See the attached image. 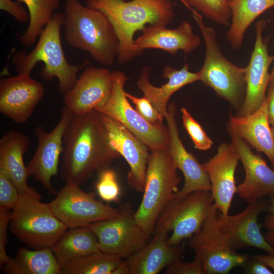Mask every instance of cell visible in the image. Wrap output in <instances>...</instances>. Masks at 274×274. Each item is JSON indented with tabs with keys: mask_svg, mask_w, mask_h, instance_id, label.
<instances>
[{
	"mask_svg": "<svg viewBox=\"0 0 274 274\" xmlns=\"http://www.w3.org/2000/svg\"><path fill=\"white\" fill-rule=\"evenodd\" d=\"M61 178L79 185L121 156L111 146L101 114L73 115L63 139Z\"/></svg>",
	"mask_w": 274,
	"mask_h": 274,
	"instance_id": "cell-1",
	"label": "cell"
},
{
	"mask_svg": "<svg viewBox=\"0 0 274 274\" xmlns=\"http://www.w3.org/2000/svg\"><path fill=\"white\" fill-rule=\"evenodd\" d=\"M86 6L102 12L113 25L119 42L117 59L120 64L142 54L134 44L136 31L146 24L166 26L175 17L171 0H94Z\"/></svg>",
	"mask_w": 274,
	"mask_h": 274,
	"instance_id": "cell-2",
	"label": "cell"
},
{
	"mask_svg": "<svg viewBox=\"0 0 274 274\" xmlns=\"http://www.w3.org/2000/svg\"><path fill=\"white\" fill-rule=\"evenodd\" d=\"M64 9L63 25L66 43L88 52L99 63L112 64L119 53V42L106 15L78 0H66Z\"/></svg>",
	"mask_w": 274,
	"mask_h": 274,
	"instance_id": "cell-3",
	"label": "cell"
},
{
	"mask_svg": "<svg viewBox=\"0 0 274 274\" xmlns=\"http://www.w3.org/2000/svg\"><path fill=\"white\" fill-rule=\"evenodd\" d=\"M64 18L62 13H54L40 35L34 49L28 53L25 50L18 51L12 59L18 74L29 75L37 62L42 61L45 66L41 72V77L47 81L57 78L59 91L63 94L74 86L79 71L88 64L87 60L78 65L71 64L67 61L60 38Z\"/></svg>",
	"mask_w": 274,
	"mask_h": 274,
	"instance_id": "cell-4",
	"label": "cell"
},
{
	"mask_svg": "<svg viewBox=\"0 0 274 274\" xmlns=\"http://www.w3.org/2000/svg\"><path fill=\"white\" fill-rule=\"evenodd\" d=\"M167 147L150 151L142 200L134 217L150 236L157 221L179 190L181 178Z\"/></svg>",
	"mask_w": 274,
	"mask_h": 274,
	"instance_id": "cell-5",
	"label": "cell"
},
{
	"mask_svg": "<svg viewBox=\"0 0 274 274\" xmlns=\"http://www.w3.org/2000/svg\"><path fill=\"white\" fill-rule=\"evenodd\" d=\"M192 14L199 28L206 49L203 64L197 72L198 81L240 110L246 94L245 67L234 64L225 57L214 29L206 25L199 13Z\"/></svg>",
	"mask_w": 274,
	"mask_h": 274,
	"instance_id": "cell-6",
	"label": "cell"
},
{
	"mask_svg": "<svg viewBox=\"0 0 274 274\" xmlns=\"http://www.w3.org/2000/svg\"><path fill=\"white\" fill-rule=\"evenodd\" d=\"M41 198L39 193L20 194L11 212L9 223L19 240L35 249L52 248L68 229Z\"/></svg>",
	"mask_w": 274,
	"mask_h": 274,
	"instance_id": "cell-7",
	"label": "cell"
},
{
	"mask_svg": "<svg viewBox=\"0 0 274 274\" xmlns=\"http://www.w3.org/2000/svg\"><path fill=\"white\" fill-rule=\"evenodd\" d=\"M214 211L200 230L189 238L188 246L201 261L204 274H227L247 262V257L238 253L220 218Z\"/></svg>",
	"mask_w": 274,
	"mask_h": 274,
	"instance_id": "cell-8",
	"label": "cell"
},
{
	"mask_svg": "<svg viewBox=\"0 0 274 274\" xmlns=\"http://www.w3.org/2000/svg\"><path fill=\"white\" fill-rule=\"evenodd\" d=\"M215 210L211 191L193 192L181 199L171 201L159 216L154 231L171 232L168 245L178 246L198 232Z\"/></svg>",
	"mask_w": 274,
	"mask_h": 274,
	"instance_id": "cell-9",
	"label": "cell"
},
{
	"mask_svg": "<svg viewBox=\"0 0 274 274\" xmlns=\"http://www.w3.org/2000/svg\"><path fill=\"white\" fill-rule=\"evenodd\" d=\"M113 88L108 102L96 110L123 124L143 142L150 151L167 148L169 141L167 126L154 125L145 120L128 101L124 90L127 78L121 71H112Z\"/></svg>",
	"mask_w": 274,
	"mask_h": 274,
	"instance_id": "cell-10",
	"label": "cell"
},
{
	"mask_svg": "<svg viewBox=\"0 0 274 274\" xmlns=\"http://www.w3.org/2000/svg\"><path fill=\"white\" fill-rule=\"evenodd\" d=\"M56 197L48 204L68 229L88 226L95 222L119 216L120 211L96 199L93 192H86L80 185L66 182Z\"/></svg>",
	"mask_w": 274,
	"mask_h": 274,
	"instance_id": "cell-11",
	"label": "cell"
},
{
	"mask_svg": "<svg viewBox=\"0 0 274 274\" xmlns=\"http://www.w3.org/2000/svg\"><path fill=\"white\" fill-rule=\"evenodd\" d=\"M96 235L100 251L125 259L140 250L150 236L139 224L134 212L127 204L117 217L88 226Z\"/></svg>",
	"mask_w": 274,
	"mask_h": 274,
	"instance_id": "cell-12",
	"label": "cell"
},
{
	"mask_svg": "<svg viewBox=\"0 0 274 274\" xmlns=\"http://www.w3.org/2000/svg\"><path fill=\"white\" fill-rule=\"evenodd\" d=\"M73 115L64 106L61 118L51 131L47 132L42 126H38L34 129L38 146L27 166L28 175L41 182L51 194L57 193L52 186L51 179L58 174L64 132Z\"/></svg>",
	"mask_w": 274,
	"mask_h": 274,
	"instance_id": "cell-13",
	"label": "cell"
},
{
	"mask_svg": "<svg viewBox=\"0 0 274 274\" xmlns=\"http://www.w3.org/2000/svg\"><path fill=\"white\" fill-rule=\"evenodd\" d=\"M266 25L264 19L258 21L255 24L254 47L249 63L245 67L246 94L238 116L253 113L266 97L271 78L269 68L274 61V55H270L268 52V39L262 36Z\"/></svg>",
	"mask_w": 274,
	"mask_h": 274,
	"instance_id": "cell-14",
	"label": "cell"
},
{
	"mask_svg": "<svg viewBox=\"0 0 274 274\" xmlns=\"http://www.w3.org/2000/svg\"><path fill=\"white\" fill-rule=\"evenodd\" d=\"M113 88L112 71L107 68L87 67L74 86L64 94V106L74 115L96 111L109 100Z\"/></svg>",
	"mask_w": 274,
	"mask_h": 274,
	"instance_id": "cell-15",
	"label": "cell"
},
{
	"mask_svg": "<svg viewBox=\"0 0 274 274\" xmlns=\"http://www.w3.org/2000/svg\"><path fill=\"white\" fill-rule=\"evenodd\" d=\"M44 87L27 74L0 80V113L16 123L26 122L44 95Z\"/></svg>",
	"mask_w": 274,
	"mask_h": 274,
	"instance_id": "cell-16",
	"label": "cell"
},
{
	"mask_svg": "<svg viewBox=\"0 0 274 274\" xmlns=\"http://www.w3.org/2000/svg\"><path fill=\"white\" fill-rule=\"evenodd\" d=\"M101 116L111 146L130 166L127 177L128 185L135 191L143 192L150 150L120 122L102 114Z\"/></svg>",
	"mask_w": 274,
	"mask_h": 274,
	"instance_id": "cell-17",
	"label": "cell"
},
{
	"mask_svg": "<svg viewBox=\"0 0 274 274\" xmlns=\"http://www.w3.org/2000/svg\"><path fill=\"white\" fill-rule=\"evenodd\" d=\"M239 160L233 144L223 143L218 147L216 154L203 164L211 182L215 205L224 216L228 215L236 193L235 173Z\"/></svg>",
	"mask_w": 274,
	"mask_h": 274,
	"instance_id": "cell-18",
	"label": "cell"
},
{
	"mask_svg": "<svg viewBox=\"0 0 274 274\" xmlns=\"http://www.w3.org/2000/svg\"><path fill=\"white\" fill-rule=\"evenodd\" d=\"M167 111L164 117L169 131L167 149L178 169L181 171L184 177V185L176 193L173 199H181L197 191H211V182L203 164L200 163L194 155L187 151L180 138L175 118V105L170 104Z\"/></svg>",
	"mask_w": 274,
	"mask_h": 274,
	"instance_id": "cell-19",
	"label": "cell"
},
{
	"mask_svg": "<svg viewBox=\"0 0 274 274\" xmlns=\"http://www.w3.org/2000/svg\"><path fill=\"white\" fill-rule=\"evenodd\" d=\"M228 131L245 172V179L237 186L236 193L248 202L274 195V169L255 154L244 140Z\"/></svg>",
	"mask_w": 274,
	"mask_h": 274,
	"instance_id": "cell-20",
	"label": "cell"
},
{
	"mask_svg": "<svg viewBox=\"0 0 274 274\" xmlns=\"http://www.w3.org/2000/svg\"><path fill=\"white\" fill-rule=\"evenodd\" d=\"M269 201L263 198L248 202L240 213L226 216L219 214L220 218L229 235L231 242L237 250L255 248L274 256V250L266 240L258 222L260 214L269 211Z\"/></svg>",
	"mask_w": 274,
	"mask_h": 274,
	"instance_id": "cell-21",
	"label": "cell"
},
{
	"mask_svg": "<svg viewBox=\"0 0 274 274\" xmlns=\"http://www.w3.org/2000/svg\"><path fill=\"white\" fill-rule=\"evenodd\" d=\"M142 31V35L134 40L136 49L142 53L144 49L152 48L166 51L172 55L180 50L187 54L196 49L201 43L200 37L194 33L191 24L187 21L175 29L148 25Z\"/></svg>",
	"mask_w": 274,
	"mask_h": 274,
	"instance_id": "cell-22",
	"label": "cell"
},
{
	"mask_svg": "<svg viewBox=\"0 0 274 274\" xmlns=\"http://www.w3.org/2000/svg\"><path fill=\"white\" fill-rule=\"evenodd\" d=\"M168 233L155 231L153 238L140 250L124 259L127 274H157L181 258L183 249L170 246Z\"/></svg>",
	"mask_w": 274,
	"mask_h": 274,
	"instance_id": "cell-23",
	"label": "cell"
},
{
	"mask_svg": "<svg viewBox=\"0 0 274 274\" xmlns=\"http://www.w3.org/2000/svg\"><path fill=\"white\" fill-rule=\"evenodd\" d=\"M269 124L265 97L259 108L253 113L231 116L228 129L257 151L264 153L274 169V140Z\"/></svg>",
	"mask_w": 274,
	"mask_h": 274,
	"instance_id": "cell-24",
	"label": "cell"
},
{
	"mask_svg": "<svg viewBox=\"0 0 274 274\" xmlns=\"http://www.w3.org/2000/svg\"><path fill=\"white\" fill-rule=\"evenodd\" d=\"M151 70L148 66L142 69L137 86L164 118L168 112L167 104L173 94L184 86L198 81V77L197 72L189 71L187 63H185L180 70L167 65L162 73L163 77L168 79L167 83L156 87L149 81Z\"/></svg>",
	"mask_w": 274,
	"mask_h": 274,
	"instance_id": "cell-25",
	"label": "cell"
},
{
	"mask_svg": "<svg viewBox=\"0 0 274 274\" xmlns=\"http://www.w3.org/2000/svg\"><path fill=\"white\" fill-rule=\"evenodd\" d=\"M30 144L29 138L14 129L7 131L0 140V168L9 176L20 194H37L27 184L28 175L23 156Z\"/></svg>",
	"mask_w": 274,
	"mask_h": 274,
	"instance_id": "cell-26",
	"label": "cell"
},
{
	"mask_svg": "<svg viewBox=\"0 0 274 274\" xmlns=\"http://www.w3.org/2000/svg\"><path fill=\"white\" fill-rule=\"evenodd\" d=\"M2 267L8 274H61V265L51 248H20Z\"/></svg>",
	"mask_w": 274,
	"mask_h": 274,
	"instance_id": "cell-27",
	"label": "cell"
},
{
	"mask_svg": "<svg viewBox=\"0 0 274 274\" xmlns=\"http://www.w3.org/2000/svg\"><path fill=\"white\" fill-rule=\"evenodd\" d=\"M61 266L100 251L97 237L88 226L66 230L51 248Z\"/></svg>",
	"mask_w": 274,
	"mask_h": 274,
	"instance_id": "cell-28",
	"label": "cell"
},
{
	"mask_svg": "<svg viewBox=\"0 0 274 274\" xmlns=\"http://www.w3.org/2000/svg\"><path fill=\"white\" fill-rule=\"evenodd\" d=\"M274 7V0H232L231 18L227 40L234 50L241 48L250 25L265 11Z\"/></svg>",
	"mask_w": 274,
	"mask_h": 274,
	"instance_id": "cell-29",
	"label": "cell"
},
{
	"mask_svg": "<svg viewBox=\"0 0 274 274\" xmlns=\"http://www.w3.org/2000/svg\"><path fill=\"white\" fill-rule=\"evenodd\" d=\"M23 3L29 14V24L19 40L25 47L33 45L45 26L51 20L60 0H17Z\"/></svg>",
	"mask_w": 274,
	"mask_h": 274,
	"instance_id": "cell-30",
	"label": "cell"
},
{
	"mask_svg": "<svg viewBox=\"0 0 274 274\" xmlns=\"http://www.w3.org/2000/svg\"><path fill=\"white\" fill-rule=\"evenodd\" d=\"M123 259L99 251L61 266V274H115Z\"/></svg>",
	"mask_w": 274,
	"mask_h": 274,
	"instance_id": "cell-31",
	"label": "cell"
},
{
	"mask_svg": "<svg viewBox=\"0 0 274 274\" xmlns=\"http://www.w3.org/2000/svg\"><path fill=\"white\" fill-rule=\"evenodd\" d=\"M232 0H182V3L192 13L198 12L220 25L230 24V5Z\"/></svg>",
	"mask_w": 274,
	"mask_h": 274,
	"instance_id": "cell-32",
	"label": "cell"
},
{
	"mask_svg": "<svg viewBox=\"0 0 274 274\" xmlns=\"http://www.w3.org/2000/svg\"><path fill=\"white\" fill-rule=\"evenodd\" d=\"M95 188L100 198L109 202L117 201L121 195V189L115 172L107 168L99 172Z\"/></svg>",
	"mask_w": 274,
	"mask_h": 274,
	"instance_id": "cell-33",
	"label": "cell"
},
{
	"mask_svg": "<svg viewBox=\"0 0 274 274\" xmlns=\"http://www.w3.org/2000/svg\"><path fill=\"white\" fill-rule=\"evenodd\" d=\"M181 111L184 126L190 136L195 148L201 151L210 149L213 145V141L199 123L192 117L185 108H182Z\"/></svg>",
	"mask_w": 274,
	"mask_h": 274,
	"instance_id": "cell-34",
	"label": "cell"
},
{
	"mask_svg": "<svg viewBox=\"0 0 274 274\" xmlns=\"http://www.w3.org/2000/svg\"><path fill=\"white\" fill-rule=\"evenodd\" d=\"M19 197L16 186L8 174L0 168V209L12 210Z\"/></svg>",
	"mask_w": 274,
	"mask_h": 274,
	"instance_id": "cell-35",
	"label": "cell"
},
{
	"mask_svg": "<svg viewBox=\"0 0 274 274\" xmlns=\"http://www.w3.org/2000/svg\"><path fill=\"white\" fill-rule=\"evenodd\" d=\"M126 95L134 104L135 109L145 120L154 125H163L162 122L164 118L145 96L139 98L126 92Z\"/></svg>",
	"mask_w": 274,
	"mask_h": 274,
	"instance_id": "cell-36",
	"label": "cell"
},
{
	"mask_svg": "<svg viewBox=\"0 0 274 274\" xmlns=\"http://www.w3.org/2000/svg\"><path fill=\"white\" fill-rule=\"evenodd\" d=\"M166 274H204L200 260L195 256L191 262H183L178 259L166 268Z\"/></svg>",
	"mask_w": 274,
	"mask_h": 274,
	"instance_id": "cell-37",
	"label": "cell"
},
{
	"mask_svg": "<svg viewBox=\"0 0 274 274\" xmlns=\"http://www.w3.org/2000/svg\"><path fill=\"white\" fill-rule=\"evenodd\" d=\"M11 212L0 209V264L2 267L10 257L6 251L7 228L10 223Z\"/></svg>",
	"mask_w": 274,
	"mask_h": 274,
	"instance_id": "cell-38",
	"label": "cell"
},
{
	"mask_svg": "<svg viewBox=\"0 0 274 274\" xmlns=\"http://www.w3.org/2000/svg\"><path fill=\"white\" fill-rule=\"evenodd\" d=\"M0 9L8 13L20 23L26 22L29 20L27 9L17 0H0Z\"/></svg>",
	"mask_w": 274,
	"mask_h": 274,
	"instance_id": "cell-39",
	"label": "cell"
},
{
	"mask_svg": "<svg viewBox=\"0 0 274 274\" xmlns=\"http://www.w3.org/2000/svg\"><path fill=\"white\" fill-rule=\"evenodd\" d=\"M252 260L247 266V272L250 274H271L273 272L265 263L253 256Z\"/></svg>",
	"mask_w": 274,
	"mask_h": 274,
	"instance_id": "cell-40",
	"label": "cell"
},
{
	"mask_svg": "<svg viewBox=\"0 0 274 274\" xmlns=\"http://www.w3.org/2000/svg\"><path fill=\"white\" fill-rule=\"evenodd\" d=\"M266 98L267 102V114L270 124L274 126V79L270 80Z\"/></svg>",
	"mask_w": 274,
	"mask_h": 274,
	"instance_id": "cell-41",
	"label": "cell"
},
{
	"mask_svg": "<svg viewBox=\"0 0 274 274\" xmlns=\"http://www.w3.org/2000/svg\"><path fill=\"white\" fill-rule=\"evenodd\" d=\"M269 214L265 218L264 222V227L268 230L274 228V195L269 196Z\"/></svg>",
	"mask_w": 274,
	"mask_h": 274,
	"instance_id": "cell-42",
	"label": "cell"
},
{
	"mask_svg": "<svg viewBox=\"0 0 274 274\" xmlns=\"http://www.w3.org/2000/svg\"><path fill=\"white\" fill-rule=\"evenodd\" d=\"M253 257L265 263L269 268L274 270V256L269 255H256Z\"/></svg>",
	"mask_w": 274,
	"mask_h": 274,
	"instance_id": "cell-43",
	"label": "cell"
},
{
	"mask_svg": "<svg viewBox=\"0 0 274 274\" xmlns=\"http://www.w3.org/2000/svg\"><path fill=\"white\" fill-rule=\"evenodd\" d=\"M264 237L274 250V228L269 229L268 231L264 235Z\"/></svg>",
	"mask_w": 274,
	"mask_h": 274,
	"instance_id": "cell-44",
	"label": "cell"
},
{
	"mask_svg": "<svg viewBox=\"0 0 274 274\" xmlns=\"http://www.w3.org/2000/svg\"><path fill=\"white\" fill-rule=\"evenodd\" d=\"M271 78L270 80L274 79V66L272 70L271 73H270Z\"/></svg>",
	"mask_w": 274,
	"mask_h": 274,
	"instance_id": "cell-45",
	"label": "cell"
},
{
	"mask_svg": "<svg viewBox=\"0 0 274 274\" xmlns=\"http://www.w3.org/2000/svg\"><path fill=\"white\" fill-rule=\"evenodd\" d=\"M271 130L273 139L274 140V126H272V127H271Z\"/></svg>",
	"mask_w": 274,
	"mask_h": 274,
	"instance_id": "cell-46",
	"label": "cell"
},
{
	"mask_svg": "<svg viewBox=\"0 0 274 274\" xmlns=\"http://www.w3.org/2000/svg\"><path fill=\"white\" fill-rule=\"evenodd\" d=\"M86 1V3L87 2H91V1H94V0H85Z\"/></svg>",
	"mask_w": 274,
	"mask_h": 274,
	"instance_id": "cell-47",
	"label": "cell"
},
{
	"mask_svg": "<svg viewBox=\"0 0 274 274\" xmlns=\"http://www.w3.org/2000/svg\"><path fill=\"white\" fill-rule=\"evenodd\" d=\"M182 2V0H180Z\"/></svg>",
	"mask_w": 274,
	"mask_h": 274,
	"instance_id": "cell-48",
	"label": "cell"
}]
</instances>
